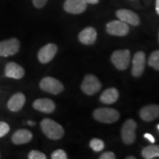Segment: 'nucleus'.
<instances>
[{"instance_id":"f257e3e1","label":"nucleus","mask_w":159,"mask_h":159,"mask_svg":"<svg viewBox=\"0 0 159 159\" xmlns=\"http://www.w3.org/2000/svg\"><path fill=\"white\" fill-rule=\"evenodd\" d=\"M41 128L47 138L52 140L61 139L64 135L63 127L52 119L46 118L41 122Z\"/></svg>"},{"instance_id":"f03ea898","label":"nucleus","mask_w":159,"mask_h":159,"mask_svg":"<svg viewBox=\"0 0 159 159\" xmlns=\"http://www.w3.org/2000/svg\"><path fill=\"white\" fill-rule=\"evenodd\" d=\"M94 118L99 122L114 123L119 118V113L116 109L99 108L94 111Z\"/></svg>"},{"instance_id":"7ed1b4c3","label":"nucleus","mask_w":159,"mask_h":159,"mask_svg":"<svg viewBox=\"0 0 159 159\" xmlns=\"http://www.w3.org/2000/svg\"><path fill=\"white\" fill-rule=\"evenodd\" d=\"M40 88L41 90L52 94H59L64 89L63 85L58 80L51 77H46L40 82Z\"/></svg>"},{"instance_id":"20e7f679","label":"nucleus","mask_w":159,"mask_h":159,"mask_svg":"<svg viewBox=\"0 0 159 159\" xmlns=\"http://www.w3.org/2000/svg\"><path fill=\"white\" fill-rule=\"evenodd\" d=\"M102 84L97 77L93 75H87L83 79L81 89L85 94L94 95L99 91Z\"/></svg>"},{"instance_id":"39448f33","label":"nucleus","mask_w":159,"mask_h":159,"mask_svg":"<svg viewBox=\"0 0 159 159\" xmlns=\"http://www.w3.org/2000/svg\"><path fill=\"white\" fill-rule=\"evenodd\" d=\"M111 61L119 70H125L128 68L130 61V53L128 49L116 50L112 54Z\"/></svg>"},{"instance_id":"423d86ee","label":"nucleus","mask_w":159,"mask_h":159,"mask_svg":"<svg viewBox=\"0 0 159 159\" xmlns=\"http://www.w3.org/2000/svg\"><path fill=\"white\" fill-rule=\"evenodd\" d=\"M20 49V41L16 38L0 42V57H9L16 54Z\"/></svg>"},{"instance_id":"0eeeda50","label":"nucleus","mask_w":159,"mask_h":159,"mask_svg":"<svg viewBox=\"0 0 159 159\" xmlns=\"http://www.w3.org/2000/svg\"><path fill=\"white\" fill-rule=\"evenodd\" d=\"M137 125L134 119H128L122 128V138L126 144H132L136 140Z\"/></svg>"},{"instance_id":"6e6552de","label":"nucleus","mask_w":159,"mask_h":159,"mask_svg":"<svg viewBox=\"0 0 159 159\" xmlns=\"http://www.w3.org/2000/svg\"><path fill=\"white\" fill-rule=\"evenodd\" d=\"M106 30L109 34L115 36H125L130 30L128 24L122 21H111L107 24Z\"/></svg>"},{"instance_id":"1a4fd4ad","label":"nucleus","mask_w":159,"mask_h":159,"mask_svg":"<svg viewBox=\"0 0 159 159\" xmlns=\"http://www.w3.org/2000/svg\"><path fill=\"white\" fill-rule=\"evenodd\" d=\"M57 52V47L54 43H48L40 49L38 58L41 63H47L54 58Z\"/></svg>"},{"instance_id":"9d476101","label":"nucleus","mask_w":159,"mask_h":159,"mask_svg":"<svg viewBox=\"0 0 159 159\" xmlns=\"http://www.w3.org/2000/svg\"><path fill=\"white\" fill-rule=\"evenodd\" d=\"M116 16L120 21L133 26H138L140 24L139 16L134 11L128 9H120L116 12Z\"/></svg>"},{"instance_id":"9b49d317","label":"nucleus","mask_w":159,"mask_h":159,"mask_svg":"<svg viewBox=\"0 0 159 159\" xmlns=\"http://www.w3.org/2000/svg\"><path fill=\"white\" fill-rule=\"evenodd\" d=\"M63 8L69 13L80 14L86 10L87 3L84 0H66Z\"/></svg>"},{"instance_id":"f8f14e48","label":"nucleus","mask_w":159,"mask_h":159,"mask_svg":"<svg viewBox=\"0 0 159 159\" xmlns=\"http://www.w3.org/2000/svg\"><path fill=\"white\" fill-rule=\"evenodd\" d=\"M145 62H146V57L144 52L139 51L135 54L133 59L132 69V75L134 77H139L142 76L144 71Z\"/></svg>"},{"instance_id":"ddd939ff","label":"nucleus","mask_w":159,"mask_h":159,"mask_svg":"<svg viewBox=\"0 0 159 159\" xmlns=\"http://www.w3.org/2000/svg\"><path fill=\"white\" fill-rule=\"evenodd\" d=\"M5 76L9 77V78L19 80L24 77L25 71L23 67L17 64L16 63L10 62L5 66Z\"/></svg>"},{"instance_id":"4468645a","label":"nucleus","mask_w":159,"mask_h":159,"mask_svg":"<svg viewBox=\"0 0 159 159\" xmlns=\"http://www.w3.org/2000/svg\"><path fill=\"white\" fill-rule=\"evenodd\" d=\"M140 117L145 122H151L159 117V105H149L140 111Z\"/></svg>"},{"instance_id":"2eb2a0df","label":"nucleus","mask_w":159,"mask_h":159,"mask_svg":"<svg viewBox=\"0 0 159 159\" xmlns=\"http://www.w3.org/2000/svg\"><path fill=\"white\" fill-rule=\"evenodd\" d=\"M33 106L35 110L45 114H51L55 109V104L49 99H38L34 101Z\"/></svg>"},{"instance_id":"dca6fc26","label":"nucleus","mask_w":159,"mask_h":159,"mask_svg":"<svg viewBox=\"0 0 159 159\" xmlns=\"http://www.w3.org/2000/svg\"><path fill=\"white\" fill-rule=\"evenodd\" d=\"M97 33L96 30L92 27H88L80 33L79 41L83 44L91 45L94 44L97 40Z\"/></svg>"},{"instance_id":"f3484780","label":"nucleus","mask_w":159,"mask_h":159,"mask_svg":"<svg viewBox=\"0 0 159 159\" xmlns=\"http://www.w3.org/2000/svg\"><path fill=\"white\" fill-rule=\"evenodd\" d=\"M33 139V134L27 129H20L16 131L12 136V142L20 145L29 143Z\"/></svg>"},{"instance_id":"a211bd4d","label":"nucleus","mask_w":159,"mask_h":159,"mask_svg":"<svg viewBox=\"0 0 159 159\" xmlns=\"http://www.w3.org/2000/svg\"><path fill=\"white\" fill-rule=\"evenodd\" d=\"M26 101L25 96L22 93H16L13 94L7 102V108L13 112L19 111L23 108Z\"/></svg>"},{"instance_id":"6ab92c4d","label":"nucleus","mask_w":159,"mask_h":159,"mask_svg":"<svg viewBox=\"0 0 159 159\" xmlns=\"http://www.w3.org/2000/svg\"><path fill=\"white\" fill-rule=\"evenodd\" d=\"M119 98V91L115 88L106 89L100 97L101 102L104 104H112L116 102Z\"/></svg>"},{"instance_id":"aec40b11","label":"nucleus","mask_w":159,"mask_h":159,"mask_svg":"<svg viewBox=\"0 0 159 159\" xmlns=\"http://www.w3.org/2000/svg\"><path fill=\"white\" fill-rule=\"evenodd\" d=\"M142 156L145 159H152L159 157V145H149L143 149Z\"/></svg>"},{"instance_id":"412c9836","label":"nucleus","mask_w":159,"mask_h":159,"mask_svg":"<svg viewBox=\"0 0 159 159\" xmlns=\"http://www.w3.org/2000/svg\"><path fill=\"white\" fill-rule=\"evenodd\" d=\"M148 64L156 70L159 71V50L153 52L149 57Z\"/></svg>"},{"instance_id":"4be33fe9","label":"nucleus","mask_w":159,"mask_h":159,"mask_svg":"<svg viewBox=\"0 0 159 159\" xmlns=\"http://www.w3.org/2000/svg\"><path fill=\"white\" fill-rule=\"evenodd\" d=\"M90 148L95 152H99L105 148V143L102 140L99 139H93L90 142Z\"/></svg>"},{"instance_id":"5701e85b","label":"nucleus","mask_w":159,"mask_h":159,"mask_svg":"<svg viewBox=\"0 0 159 159\" xmlns=\"http://www.w3.org/2000/svg\"><path fill=\"white\" fill-rule=\"evenodd\" d=\"M28 158L30 159H46L47 156L43 152L39 150H32L28 154Z\"/></svg>"},{"instance_id":"b1692460","label":"nucleus","mask_w":159,"mask_h":159,"mask_svg":"<svg viewBox=\"0 0 159 159\" xmlns=\"http://www.w3.org/2000/svg\"><path fill=\"white\" fill-rule=\"evenodd\" d=\"M51 158L52 159H66L67 158V155L65 152L64 150H56L52 153Z\"/></svg>"},{"instance_id":"393cba45","label":"nucleus","mask_w":159,"mask_h":159,"mask_svg":"<svg viewBox=\"0 0 159 159\" xmlns=\"http://www.w3.org/2000/svg\"><path fill=\"white\" fill-rule=\"evenodd\" d=\"M10 131V126L7 123L0 122V138L5 136Z\"/></svg>"},{"instance_id":"a878e982","label":"nucleus","mask_w":159,"mask_h":159,"mask_svg":"<svg viewBox=\"0 0 159 159\" xmlns=\"http://www.w3.org/2000/svg\"><path fill=\"white\" fill-rule=\"evenodd\" d=\"M47 2H48V0H33V5L36 8H42L44 7Z\"/></svg>"},{"instance_id":"bb28decb","label":"nucleus","mask_w":159,"mask_h":159,"mask_svg":"<svg viewBox=\"0 0 159 159\" xmlns=\"http://www.w3.org/2000/svg\"><path fill=\"white\" fill-rule=\"evenodd\" d=\"M116 156L112 152H105L99 157V159H115Z\"/></svg>"},{"instance_id":"cd10ccee","label":"nucleus","mask_w":159,"mask_h":159,"mask_svg":"<svg viewBox=\"0 0 159 159\" xmlns=\"http://www.w3.org/2000/svg\"><path fill=\"white\" fill-rule=\"evenodd\" d=\"M145 138H146L147 139H148L150 142L152 143V144H154L155 142H156V140H155V138L153 136H152V135L150 134H145L144 136Z\"/></svg>"},{"instance_id":"c85d7f7f","label":"nucleus","mask_w":159,"mask_h":159,"mask_svg":"<svg viewBox=\"0 0 159 159\" xmlns=\"http://www.w3.org/2000/svg\"><path fill=\"white\" fill-rule=\"evenodd\" d=\"M87 4H91V5H95L99 2V0H84Z\"/></svg>"},{"instance_id":"c756f323","label":"nucleus","mask_w":159,"mask_h":159,"mask_svg":"<svg viewBox=\"0 0 159 159\" xmlns=\"http://www.w3.org/2000/svg\"><path fill=\"white\" fill-rule=\"evenodd\" d=\"M156 13L159 15V0H156Z\"/></svg>"},{"instance_id":"7c9ffc66","label":"nucleus","mask_w":159,"mask_h":159,"mask_svg":"<svg viewBox=\"0 0 159 159\" xmlns=\"http://www.w3.org/2000/svg\"><path fill=\"white\" fill-rule=\"evenodd\" d=\"M27 125H31V126H33V125H35V123L34 122H33V121H27Z\"/></svg>"},{"instance_id":"2f4dec72","label":"nucleus","mask_w":159,"mask_h":159,"mask_svg":"<svg viewBox=\"0 0 159 159\" xmlns=\"http://www.w3.org/2000/svg\"><path fill=\"white\" fill-rule=\"evenodd\" d=\"M127 159H136V158H135V157H134V156H130V157H128Z\"/></svg>"},{"instance_id":"473e14b6","label":"nucleus","mask_w":159,"mask_h":159,"mask_svg":"<svg viewBox=\"0 0 159 159\" xmlns=\"http://www.w3.org/2000/svg\"><path fill=\"white\" fill-rule=\"evenodd\" d=\"M157 127H158V130H159V125H158V126H157Z\"/></svg>"},{"instance_id":"72a5a7b5","label":"nucleus","mask_w":159,"mask_h":159,"mask_svg":"<svg viewBox=\"0 0 159 159\" xmlns=\"http://www.w3.org/2000/svg\"><path fill=\"white\" fill-rule=\"evenodd\" d=\"M0 158H1V154H0Z\"/></svg>"},{"instance_id":"f704fd0d","label":"nucleus","mask_w":159,"mask_h":159,"mask_svg":"<svg viewBox=\"0 0 159 159\" xmlns=\"http://www.w3.org/2000/svg\"><path fill=\"white\" fill-rule=\"evenodd\" d=\"M158 40H159V33H158Z\"/></svg>"}]
</instances>
